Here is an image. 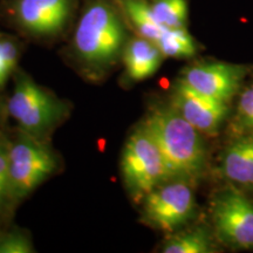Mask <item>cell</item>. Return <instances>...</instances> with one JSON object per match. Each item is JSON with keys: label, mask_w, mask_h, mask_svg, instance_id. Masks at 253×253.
<instances>
[{"label": "cell", "mask_w": 253, "mask_h": 253, "mask_svg": "<svg viewBox=\"0 0 253 253\" xmlns=\"http://www.w3.org/2000/svg\"><path fill=\"white\" fill-rule=\"evenodd\" d=\"M166 163L169 181L192 183L203 175L207 149L202 132L173 107H157L143 122Z\"/></svg>", "instance_id": "6da1fadb"}, {"label": "cell", "mask_w": 253, "mask_h": 253, "mask_svg": "<svg viewBox=\"0 0 253 253\" xmlns=\"http://www.w3.org/2000/svg\"><path fill=\"white\" fill-rule=\"evenodd\" d=\"M126 40L118 8L108 0H90L75 27L73 49L84 65L100 71L122 56Z\"/></svg>", "instance_id": "7a4b0ae2"}, {"label": "cell", "mask_w": 253, "mask_h": 253, "mask_svg": "<svg viewBox=\"0 0 253 253\" xmlns=\"http://www.w3.org/2000/svg\"><path fill=\"white\" fill-rule=\"evenodd\" d=\"M7 108L21 130L41 140H46L68 115L63 101L25 73L18 74Z\"/></svg>", "instance_id": "3957f363"}, {"label": "cell", "mask_w": 253, "mask_h": 253, "mask_svg": "<svg viewBox=\"0 0 253 253\" xmlns=\"http://www.w3.org/2000/svg\"><path fill=\"white\" fill-rule=\"evenodd\" d=\"M121 172L129 195L137 202L169 181L162 154L143 123L129 136L123 148Z\"/></svg>", "instance_id": "277c9868"}, {"label": "cell", "mask_w": 253, "mask_h": 253, "mask_svg": "<svg viewBox=\"0 0 253 253\" xmlns=\"http://www.w3.org/2000/svg\"><path fill=\"white\" fill-rule=\"evenodd\" d=\"M58 167V157L46 140L21 130L8 145L9 178L17 202L48 179Z\"/></svg>", "instance_id": "5b68a950"}, {"label": "cell", "mask_w": 253, "mask_h": 253, "mask_svg": "<svg viewBox=\"0 0 253 253\" xmlns=\"http://www.w3.org/2000/svg\"><path fill=\"white\" fill-rule=\"evenodd\" d=\"M142 219L155 229L172 232L195 216L196 199L189 182L167 181L142 199Z\"/></svg>", "instance_id": "8992f818"}, {"label": "cell", "mask_w": 253, "mask_h": 253, "mask_svg": "<svg viewBox=\"0 0 253 253\" xmlns=\"http://www.w3.org/2000/svg\"><path fill=\"white\" fill-rule=\"evenodd\" d=\"M212 218L217 235L238 249H253V203L236 188H227L214 198Z\"/></svg>", "instance_id": "52a82bcc"}, {"label": "cell", "mask_w": 253, "mask_h": 253, "mask_svg": "<svg viewBox=\"0 0 253 253\" xmlns=\"http://www.w3.org/2000/svg\"><path fill=\"white\" fill-rule=\"evenodd\" d=\"M75 9V0H15V21L38 38H53L66 30Z\"/></svg>", "instance_id": "ba28073f"}, {"label": "cell", "mask_w": 253, "mask_h": 253, "mask_svg": "<svg viewBox=\"0 0 253 253\" xmlns=\"http://www.w3.org/2000/svg\"><path fill=\"white\" fill-rule=\"evenodd\" d=\"M245 74L244 66L213 61L188 67L181 80L201 94L227 103L238 91Z\"/></svg>", "instance_id": "9c48e42d"}, {"label": "cell", "mask_w": 253, "mask_h": 253, "mask_svg": "<svg viewBox=\"0 0 253 253\" xmlns=\"http://www.w3.org/2000/svg\"><path fill=\"white\" fill-rule=\"evenodd\" d=\"M171 106L202 134H213L226 118L227 103L192 89L181 79L173 87Z\"/></svg>", "instance_id": "30bf717a"}, {"label": "cell", "mask_w": 253, "mask_h": 253, "mask_svg": "<svg viewBox=\"0 0 253 253\" xmlns=\"http://www.w3.org/2000/svg\"><path fill=\"white\" fill-rule=\"evenodd\" d=\"M164 58L156 42L141 36L129 38L122 52L126 75L134 81L153 77Z\"/></svg>", "instance_id": "8fae6325"}, {"label": "cell", "mask_w": 253, "mask_h": 253, "mask_svg": "<svg viewBox=\"0 0 253 253\" xmlns=\"http://www.w3.org/2000/svg\"><path fill=\"white\" fill-rule=\"evenodd\" d=\"M221 172L230 182L253 190V134L243 136L227 147Z\"/></svg>", "instance_id": "7c38bea8"}, {"label": "cell", "mask_w": 253, "mask_h": 253, "mask_svg": "<svg viewBox=\"0 0 253 253\" xmlns=\"http://www.w3.org/2000/svg\"><path fill=\"white\" fill-rule=\"evenodd\" d=\"M123 14L137 32L138 36L154 42L160 39L167 27L155 17L148 0H118Z\"/></svg>", "instance_id": "4fadbf2b"}, {"label": "cell", "mask_w": 253, "mask_h": 253, "mask_svg": "<svg viewBox=\"0 0 253 253\" xmlns=\"http://www.w3.org/2000/svg\"><path fill=\"white\" fill-rule=\"evenodd\" d=\"M212 237L207 227L198 226L176 233L164 243V253H210L213 252Z\"/></svg>", "instance_id": "5bb4252c"}, {"label": "cell", "mask_w": 253, "mask_h": 253, "mask_svg": "<svg viewBox=\"0 0 253 253\" xmlns=\"http://www.w3.org/2000/svg\"><path fill=\"white\" fill-rule=\"evenodd\" d=\"M156 45L168 58H190L197 52L195 39L186 27H167Z\"/></svg>", "instance_id": "9a60e30c"}, {"label": "cell", "mask_w": 253, "mask_h": 253, "mask_svg": "<svg viewBox=\"0 0 253 253\" xmlns=\"http://www.w3.org/2000/svg\"><path fill=\"white\" fill-rule=\"evenodd\" d=\"M155 17L164 27H185L188 21L186 0H148Z\"/></svg>", "instance_id": "2e32d148"}, {"label": "cell", "mask_w": 253, "mask_h": 253, "mask_svg": "<svg viewBox=\"0 0 253 253\" xmlns=\"http://www.w3.org/2000/svg\"><path fill=\"white\" fill-rule=\"evenodd\" d=\"M8 145V142L0 138V216H6L17 202L9 178Z\"/></svg>", "instance_id": "e0dca14e"}, {"label": "cell", "mask_w": 253, "mask_h": 253, "mask_svg": "<svg viewBox=\"0 0 253 253\" xmlns=\"http://www.w3.org/2000/svg\"><path fill=\"white\" fill-rule=\"evenodd\" d=\"M19 46L14 38L0 34V88L17 67Z\"/></svg>", "instance_id": "ac0fdd59"}, {"label": "cell", "mask_w": 253, "mask_h": 253, "mask_svg": "<svg viewBox=\"0 0 253 253\" xmlns=\"http://www.w3.org/2000/svg\"><path fill=\"white\" fill-rule=\"evenodd\" d=\"M236 126L240 131L253 130V82L239 97L236 114Z\"/></svg>", "instance_id": "d6986e66"}, {"label": "cell", "mask_w": 253, "mask_h": 253, "mask_svg": "<svg viewBox=\"0 0 253 253\" xmlns=\"http://www.w3.org/2000/svg\"><path fill=\"white\" fill-rule=\"evenodd\" d=\"M34 246L23 231L13 230L0 236V253H33Z\"/></svg>", "instance_id": "ffe728a7"}]
</instances>
